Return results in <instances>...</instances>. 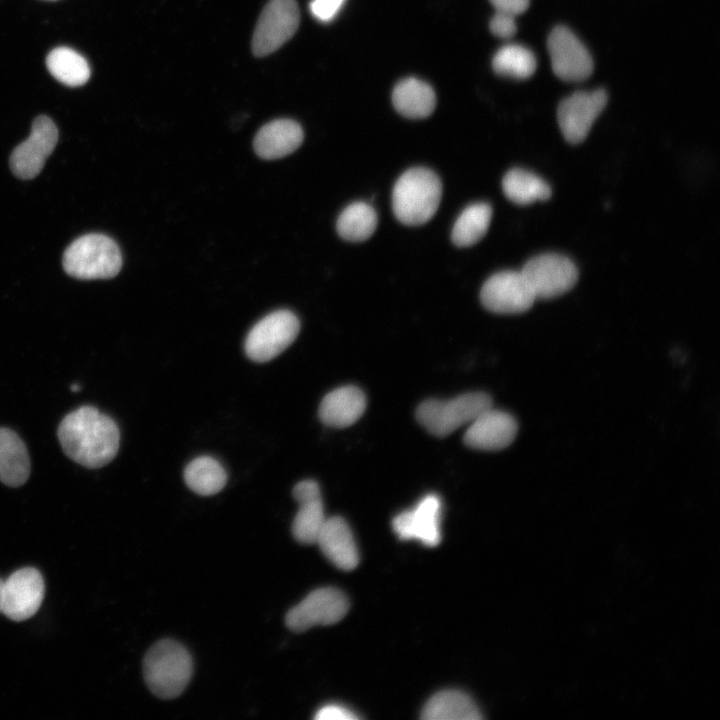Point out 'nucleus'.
I'll return each instance as SVG.
<instances>
[{"label": "nucleus", "instance_id": "11", "mask_svg": "<svg viewBox=\"0 0 720 720\" xmlns=\"http://www.w3.org/2000/svg\"><path fill=\"white\" fill-rule=\"evenodd\" d=\"M483 306L498 314H519L529 310L536 297L521 271H502L483 284Z\"/></svg>", "mask_w": 720, "mask_h": 720}, {"label": "nucleus", "instance_id": "28", "mask_svg": "<svg viewBox=\"0 0 720 720\" xmlns=\"http://www.w3.org/2000/svg\"><path fill=\"white\" fill-rule=\"evenodd\" d=\"M338 234L347 241L361 242L368 239L377 226V215L365 202L348 205L337 220Z\"/></svg>", "mask_w": 720, "mask_h": 720}, {"label": "nucleus", "instance_id": "24", "mask_svg": "<svg viewBox=\"0 0 720 720\" xmlns=\"http://www.w3.org/2000/svg\"><path fill=\"white\" fill-rule=\"evenodd\" d=\"M502 188L506 197L519 205L545 201L551 196V188L546 181L521 168L511 169L505 174Z\"/></svg>", "mask_w": 720, "mask_h": 720}, {"label": "nucleus", "instance_id": "5", "mask_svg": "<svg viewBox=\"0 0 720 720\" xmlns=\"http://www.w3.org/2000/svg\"><path fill=\"white\" fill-rule=\"evenodd\" d=\"M490 407L492 400L489 395L474 392L449 400L424 401L418 406L416 417L428 432L437 437H445L460 427L470 424Z\"/></svg>", "mask_w": 720, "mask_h": 720}, {"label": "nucleus", "instance_id": "26", "mask_svg": "<svg viewBox=\"0 0 720 720\" xmlns=\"http://www.w3.org/2000/svg\"><path fill=\"white\" fill-rule=\"evenodd\" d=\"M46 65L51 75L67 86H81L90 77L86 59L69 47L53 49L46 58Z\"/></svg>", "mask_w": 720, "mask_h": 720}, {"label": "nucleus", "instance_id": "19", "mask_svg": "<svg viewBox=\"0 0 720 720\" xmlns=\"http://www.w3.org/2000/svg\"><path fill=\"white\" fill-rule=\"evenodd\" d=\"M365 408L364 393L355 386H343L324 396L319 406V417L327 426L344 428L354 424Z\"/></svg>", "mask_w": 720, "mask_h": 720}, {"label": "nucleus", "instance_id": "22", "mask_svg": "<svg viewBox=\"0 0 720 720\" xmlns=\"http://www.w3.org/2000/svg\"><path fill=\"white\" fill-rule=\"evenodd\" d=\"M425 720H479L481 713L472 698L460 690H442L426 702L421 712Z\"/></svg>", "mask_w": 720, "mask_h": 720}, {"label": "nucleus", "instance_id": "2", "mask_svg": "<svg viewBox=\"0 0 720 720\" xmlns=\"http://www.w3.org/2000/svg\"><path fill=\"white\" fill-rule=\"evenodd\" d=\"M441 194V181L432 170L424 167L411 168L405 171L394 185L393 212L405 225H422L436 213Z\"/></svg>", "mask_w": 720, "mask_h": 720}, {"label": "nucleus", "instance_id": "7", "mask_svg": "<svg viewBox=\"0 0 720 720\" xmlns=\"http://www.w3.org/2000/svg\"><path fill=\"white\" fill-rule=\"evenodd\" d=\"M300 22L295 0H270L262 10L252 37V51L257 57L279 49L296 32Z\"/></svg>", "mask_w": 720, "mask_h": 720}, {"label": "nucleus", "instance_id": "8", "mask_svg": "<svg viewBox=\"0 0 720 720\" xmlns=\"http://www.w3.org/2000/svg\"><path fill=\"white\" fill-rule=\"evenodd\" d=\"M521 273L536 299H551L571 290L578 280V270L567 257L545 253L529 259Z\"/></svg>", "mask_w": 720, "mask_h": 720}, {"label": "nucleus", "instance_id": "14", "mask_svg": "<svg viewBox=\"0 0 720 720\" xmlns=\"http://www.w3.org/2000/svg\"><path fill=\"white\" fill-rule=\"evenodd\" d=\"M607 100L603 89L578 91L565 98L557 109L558 124L565 140L571 144L585 140Z\"/></svg>", "mask_w": 720, "mask_h": 720}, {"label": "nucleus", "instance_id": "10", "mask_svg": "<svg viewBox=\"0 0 720 720\" xmlns=\"http://www.w3.org/2000/svg\"><path fill=\"white\" fill-rule=\"evenodd\" d=\"M547 49L553 72L560 79L580 82L592 74V56L569 28L555 27L548 36Z\"/></svg>", "mask_w": 720, "mask_h": 720}, {"label": "nucleus", "instance_id": "29", "mask_svg": "<svg viewBox=\"0 0 720 720\" xmlns=\"http://www.w3.org/2000/svg\"><path fill=\"white\" fill-rule=\"evenodd\" d=\"M493 70L502 76L526 79L532 76L537 67L533 52L519 44L501 47L492 59Z\"/></svg>", "mask_w": 720, "mask_h": 720}, {"label": "nucleus", "instance_id": "20", "mask_svg": "<svg viewBox=\"0 0 720 720\" xmlns=\"http://www.w3.org/2000/svg\"><path fill=\"white\" fill-rule=\"evenodd\" d=\"M303 141L301 126L291 119L265 124L254 138V150L263 159L282 158L295 151Z\"/></svg>", "mask_w": 720, "mask_h": 720}, {"label": "nucleus", "instance_id": "17", "mask_svg": "<svg viewBox=\"0 0 720 720\" xmlns=\"http://www.w3.org/2000/svg\"><path fill=\"white\" fill-rule=\"evenodd\" d=\"M293 497L299 504L292 522V534L301 544H316L326 520L319 485L314 480H303L293 488Z\"/></svg>", "mask_w": 720, "mask_h": 720}, {"label": "nucleus", "instance_id": "6", "mask_svg": "<svg viewBox=\"0 0 720 720\" xmlns=\"http://www.w3.org/2000/svg\"><path fill=\"white\" fill-rule=\"evenodd\" d=\"M300 330L297 316L289 310L274 311L259 320L248 332L244 349L255 362H267L288 348Z\"/></svg>", "mask_w": 720, "mask_h": 720}, {"label": "nucleus", "instance_id": "9", "mask_svg": "<svg viewBox=\"0 0 720 720\" xmlns=\"http://www.w3.org/2000/svg\"><path fill=\"white\" fill-rule=\"evenodd\" d=\"M348 609V598L341 590L333 587L318 588L287 612L285 623L290 630L303 632L314 626L339 622Z\"/></svg>", "mask_w": 720, "mask_h": 720}, {"label": "nucleus", "instance_id": "30", "mask_svg": "<svg viewBox=\"0 0 720 720\" xmlns=\"http://www.w3.org/2000/svg\"><path fill=\"white\" fill-rule=\"evenodd\" d=\"M344 2L345 0H312L310 11L319 21L329 22L335 18Z\"/></svg>", "mask_w": 720, "mask_h": 720}, {"label": "nucleus", "instance_id": "18", "mask_svg": "<svg viewBox=\"0 0 720 720\" xmlns=\"http://www.w3.org/2000/svg\"><path fill=\"white\" fill-rule=\"evenodd\" d=\"M324 556L337 568L349 571L359 563L353 534L346 521L338 516L326 518L316 541Z\"/></svg>", "mask_w": 720, "mask_h": 720}, {"label": "nucleus", "instance_id": "13", "mask_svg": "<svg viewBox=\"0 0 720 720\" xmlns=\"http://www.w3.org/2000/svg\"><path fill=\"white\" fill-rule=\"evenodd\" d=\"M44 591L41 573L35 568H21L3 581L1 612L13 621L27 620L40 608Z\"/></svg>", "mask_w": 720, "mask_h": 720}, {"label": "nucleus", "instance_id": "34", "mask_svg": "<svg viewBox=\"0 0 720 720\" xmlns=\"http://www.w3.org/2000/svg\"><path fill=\"white\" fill-rule=\"evenodd\" d=\"M2 586H3V580L0 579V612H1V604H2Z\"/></svg>", "mask_w": 720, "mask_h": 720}, {"label": "nucleus", "instance_id": "21", "mask_svg": "<svg viewBox=\"0 0 720 720\" xmlns=\"http://www.w3.org/2000/svg\"><path fill=\"white\" fill-rule=\"evenodd\" d=\"M30 458L23 440L13 430L0 427V481L10 487L23 485L30 475Z\"/></svg>", "mask_w": 720, "mask_h": 720}, {"label": "nucleus", "instance_id": "16", "mask_svg": "<svg viewBox=\"0 0 720 720\" xmlns=\"http://www.w3.org/2000/svg\"><path fill=\"white\" fill-rule=\"evenodd\" d=\"M517 431V422L513 416L490 407L468 424L464 442L474 449L496 451L509 446Z\"/></svg>", "mask_w": 720, "mask_h": 720}, {"label": "nucleus", "instance_id": "1", "mask_svg": "<svg viewBox=\"0 0 720 720\" xmlns=\"http://www.w3.org/2000/svg\"><path fill=\"white\" fill-rule=\"evenodd\" d=\"M57 435L64 453L89 469L107 465L119 449L116 422L93 406H81L64 416Z\"/></svg>", "mask_w": 720, "mask_h": 720}, {"label": "nucleus", "instance_id": "33", "mask_svg": "<svg viewBox=\"0 0 720 720\" xmlns=\"http://www.w3.org/2000/svg\"><path fill=\"white\" fill-rule=\"evenodd\" d=\"M496 12H502L514 17L522 14L529 7V0H489Z\"/></svg>", "mask_w": 720, "mask_h": 720}, {"label": "nucleus", "instance_id": "31", "mask_svg": "<svg viewBox=\"0 0 720 720\" xmlns=\"http://www.w3.org/2000/svg\"><path fill=\"white\" fill-rule=\"evenodd\" d=\"M490 30L499 38H511L517 30L515 17L506 13L496 12L490 20Z\"/></svg>", "mask_w": 720, "mask_h": 720}, {"label": "nucleus", "instance_id": "32", "mask_svg": "<svg viewBox=\"0 0 720 720\" xmlns=\"http://www.w3.org/2000/svg\"><path fill=\"white\" fill-rule=\"evenodd\" d=\"M357 718L351 710L337 704L325 705L315 715L317 720H355Z\"/></svg>", "mask_w": 720, "mask_h": 720}, {"label": "nucleus", "instance_id": "23", "mask_svg": "<svg viewBox=\"0 0 720 720\" xmlns=\"http://www.w3.org/2000/svg\"><path fill=\"white\" fill-rule=\"evenodd\" d=\"M392 102L398 113L411 119L428 117L436 105L433 88L417 78L401 80L394 88Z\"/></svg>", "mask_w": 720, "mask_h": 720}, {"label": "nucleus", "instance_id": "25", "mask_svg": "<svg viewBox=\"0 0 720 720\" xmlns=\"http://www.w3.org/2000/svg\"><path fill=\"white\" fill-rule=\"evenodd\" d=\"M186 485L196 494L210 496L221 491L227 474L223 466L210 456L193 459L184 470Z\"/></svg>", "mask_w": 720, "mask_h": 720}, {"label": "nucleus", "instance_id": "15", "mask_svg": "<svg viewBox=\"0 0 720 720\" xmlns=\"http://www.w3.org/2000/svg\"><path fill=\"white\" fill-rule=\"evenodd\" d=\"M441 501L435 494L424 496L413 508L400 512L392 520V527L402 540H419L424 545L440 542Z\"/></svg>", "mask_w": 720, "mask_h": 720}, {"label": "nucleus", "instance_id": "3", "mask_svg": "<svg viewBox=\"0 0 720 720\" xmlns=\"http://www.w3.org/2000/svg\"><path fill=\"white\" fill-rule=\"evenodd\" d=\"M193 671L192 659L180 643L163 639L146 653L143 675L150 691L161 699L178 697L187 687Z\"/></svg>", "mask_w": 720, "mask_h": 720}, {"label": "nucleus", "instance_id": "12", "mask_svg": "<svg viewBox=\"0 0 720 720\" xmlns=\"http://www.w3.org/2000/svg\"><path fill=\"white\" fill-rule=\"evenodd\" d=\"M58 141V129L47 116H38L29 137L11 153L10 167L13 174L24 180L36 177Z\"/></svg>", "mask_w": 720, "mask_h": 720}, {"label": "nucleus", "instance_id": "27", "mask_svg": "<svg viewBox=\"0 0 720 720\" xmlns=\"http://www.w3.org/2000/svg\"><path fill=\"white\" fill-rule=\"evenodd\" d=\"M492 217L489 204L479 202L466 207L456 220L451 234L452 242L458 247L477 243L486 234Z\"/></svg>", "mask_w": 720, "mask_h": 720}, {"label": "nucleus", "instance_id": "4", "mask_svg": "<svg viewBox=\"0 0 720 720\" xmlns=\"http://www.w3.org/2000/svg\"><path fill=\"white\" fill-rule=\"evenodd\" d=\"M122 256L116 242L104 234L91 233L73 241L63 255L66 273L78 279H107L118 274Z\"/></svg>", "mask_w": 720, "mask_h": 720}]
</instances>
